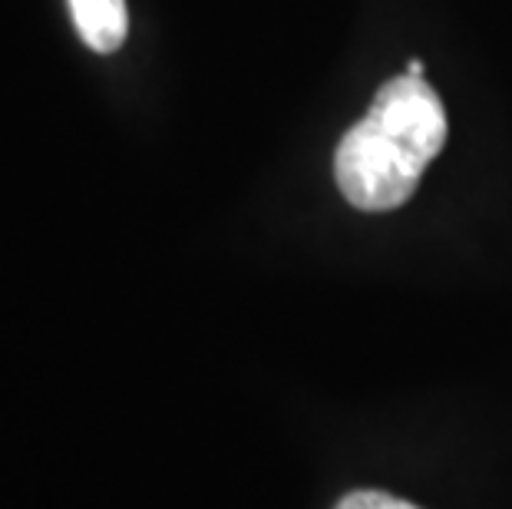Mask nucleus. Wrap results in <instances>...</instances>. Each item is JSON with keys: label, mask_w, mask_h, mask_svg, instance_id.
<instances>
[{"label": "nucleus", "mask_w": 512, "mask_h": 509, "mask_svg": "<svg viewBox=\"0 0 512 509\" xmlns=\"http://www.w3.org/2000/svg\"><path fill=\"white\" fill-rule=\"evenodd\" d=\"M446 143V110L423 77L403 73L374 96L367 116L344 133L334 176L344 199L364 212H390L417 192Z\"/></svg>", "instance_id": "f257e3e1"}, {"label": "nucleus", "mask_w": 512, "mask_h": 509, "mask_svg": "<svg viewBox=\"0 0 512 509\" xmlns=\"http://www.w3.org/2000/svg\"><path fill=\"white\" fill-rule=\"evenodd\" d=\"M407 73H413V77H423V60H410Z\"/></svg>", "instance_id": "20e7f679"}, {"label": "nucleus", "mask_w": 512, "mask_h": 509, "mask_svg": "<svg viewBox=\"0 0 512 509\" xmlns=\"http://www.w3.org/2000/svg\"><path fill=\"white\" fill-rule=\"evenodd\" d=\"M337 509H420L407 500H397L390 493H380V490H357L351 496H344Z\"/></svg>", "instance_id": "7ed1b4c3"}, {"label": "nucleus", "mask_w": 512, "mask_h": 509, "mask_svg": "<svg viewBox=\"0 0 512 509\" xmlns=\"http://www.w3.org/2000/svg\"><path fill=\"white\" fill-rule=\"evenodd\" d=\"M76 34L96 53H113L123 47L129 17L126 0H70Z\"/></svg>", "instance_id": "f03ea898"}]
</instances>
